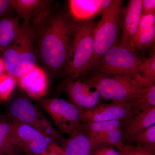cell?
Segmentation results:
<instances>
[{
	"label": "cell",
	"instance_id": "cell-13",
	"mask_svg": "<svg viewBox=\"0 0 155 155\" xmlns=\"http://www.w3.org/2000/svg\"><path fill=\"white\" fill-rule=\"evenodd\" d=\"M19 85L31 97L39 98L45 95L47 80L44 71L35 66L30 71L18 78Z\"/></svg>",
	"mask_w": 155,
	"mask_h": 155
},
{
	"label": "cell",
	"instance_id": "cell-16",
	"mask_svg": "<svg viewBox=\"0 0 155 155\" xmlns=\"http://www.w3.org/2000/svg\"><path fill=\"white\" fill-rule=\"evenodd\" d=\"M62 145L65 155H93L91 143L82 125L69 134Z\"/></svg>",
	"mask_w": 155,
	"mask_h": 155
},
{
	"label": "cell",
	"instance_id": "cell-19",
	"mask_svg": "<svg viewBox=\"0 0 155 155\" xmlns=\"http://www.w3.org/2000/svg\"><path fill=\"white\" fill-rule=\"evenodd\" d=\"M20 17L7 18L0 21V51L5 52L17 38L21 25Z\"/></svg>",
	"mask_w": 155,
	"mask_h": 155
},
{
	"label": "cell",
	"instance_id": "cell-28",
	"mask_svg": "<svg viewBox=\"0 0 155 155\" xmlns=\"http://www.w3.org/2000/svg\"><path fill=\"white\" fill-rule=\"evenodd\" d=\"M119 152L120 155H155V152L134 144L124 145Z\"/></svg>",
	"mask_w": 155,
	"mask_h": 155
},
{
	"label": "cell",
	"instance_id": "cell-17",
	"mask_svg": "<svg viewBox=\"0 0 155 155\" xmlns=\"http://www.w3.org/2000/svg\"><path fill=\"white\" fill-rule=\"evenodd\" d=\"M103 0H71L69 8L72 17L76 20L88 21L97 14L103 12Z\"/></svg>",
	"mask_w": 155,
	"mask_h": 155
},
{
	"label": "cell",
	"instance_id": "cell-31",
	"mask_svg": "<svg viewBox=\"0 0 155 155\" xmlns=\"http://www.w3.org/2000/svg\"><path fill=\"white\" fill-rule=\"evenodd\" d=\"M41 155H65L64 150L58 144L51 145L46 151Z\"/></svg>",
	"mask_w": 155,
	"mask_h": 155
},
{
	"label": "cell",
	"instance_id": "cell-7",
	"mask_svg": "<svg viewBox=\"0 0 155 155\" xmlns=\"http://www.w3.org/2000/svg\"><path fill=\"white\" fill-rule=\"evenodd\" d=\"M40 104L61 132L69 135L82 125L83 109L60 98L41 100Z\"/></svg>",
	"mask_w": 155,
	"mask_h": 155
},
{
	"label": "cell",
	"instance_id": "cell-32",
	"mask_svg": "<svg viewBox=\"0 0 155 155\" xmlns=\"http://www.w3.org/2000/svg\"><path fill=\"white\" fill-rule=\"evenodd\" d=\"M11 5V1L0 0V13L4 12L9 5Z\"/></svg>",
	"mask_w": 155,
	"mask_h": 155
},
{
	"label": "cell",
	"instance_id": "cell-6",
	"mask_svg": "<svg viewBox=\"0 0 155 155\" xmlns=\"http://www.w3.org/2000/svg\"><path fill=\"white\" fill-rule=\"evenodd\" d=\"M143 61L133 51L119 43L115 44L100 59L95 67L98 73L103 75H125L140 83L139 68Z\"/></svg>",
	"mask_w": 155,
	"mask_h": 155
},
{
	"label": "cell",
	"instance_id": "cell-3",
	"mask_svg": "<svg viewBox=\"0 0 155 155\" xmlns=\"http://www.w3.org/2000/svg\"><path fill=\"white\" fill-rule=\"evenodd\" d=\"M84 82L97 91L100 97L122 103H129L139 97L148 88L128 76H107L98 72L89 77Z\"/></svg>",
	"mask_w": 155,
	"mask_h": 155
},
{
	"label": "cell",
	"instance_id": "cell-22",
	"mask_svg": "<svg viewBox=\"0 0 155 155\" xmlns=\"http://www.w3.org/2000/svg\"><path fill=\"white\" fill-rule=\"evenodd\" d=\"M133 117L145 108L155 107V84L148 87L141 96L129 102Z\"/></svg>",
	"mask_w": 155,
	"mask_h": 155
},
{
	"label": "cell",
	"instance_id": "cell-4",
	"mask_svg": "<svg viewBox=\"0 0 155 155\" xmlns=\"http://www.w3.org/2000/svg\"><path fill=\"white\" fill-rule=\"evenodd\" d=\"M34 36L29 23L23 22L17 38L4 52L3 60L7 73L18 78L36 66Z\"/></svg>",
	"mask_w": 155,
	"mask_h": 155
},
{
	"label": "cell",
	"instance_id": "cell-14",
	"mask_svg": "<svg viewBox=\"0 0 155 155\" xmlns=\"http://www.w3.org/2000/svg\"><path fill=\"white\" fill-rule=\"evenodd\" d=\"M155 39V14H141L138 29L128 48L134 52L151 45Z\"/></svg>",
	"mask_w": 155,
	"mask_h": 155
},
{
	"label": "cell",
	"instance_id": "cell-10",
	"mask_svg": "<svg viewBox=\"0 0 155 155\" xmlns=\"http://www.w3.org/2000/svg\"><path fill=\"white\" fill-rule=\"evenodd\" d=\"M64 88L72 104L81 109L94 107L100 103L99 94L85 82L69 79L64 84Z\"/></svg>",
	"mask_w": 155,
	"mask_h": 155
},
{
	"label": "cell",
	"instance_id": "cell-11",
	"mask_svg": "<svg viewBox=\"0 0 155 155\" xmlns=\"http://www.w3.org/2000/svg\"><path fill=\"white\" fill-rule=\"evenodd\" d=\"M142 14V1L131 0L124 13L122 37L119 44L128 48L138 29Z\"/></svg>",
	"mask_w": 155,
	"mask_h": 155
},
{
	"label": "cell",
	"instance_id": "cell-30",
	"mask_svg": "<svg viewBox=\"0 0 155 155\" xmlns=\"http://www.w3.org/2000/svg\"><path fill=\"white\" fill-rule=\"evenodd\" d=\"M93 155H120L119 151L111 147L99 148L93 151Z\"/></svg>",
	"mask_w": 155,
	"mask_h": 155
},
{
	"label": "cell",
	"instance_id": "cell-15",
	"mask_svg": "<svg viewBox=\"0 0 155 155\" xmlns=\"http://www.w3.org/2000/svg\"><path fill=\"white\" fill-rule=\"evenodd\" d=\"M155 124V107L145 108L123 125V137L129 141Z\"/></svg>",
	"mask_w": 155,
	"mask_h": 155
},
{
	"label": "cell",
	"instance_id": "cell-29",
	"mask_svg": "<svg viewBox=\"0 0 155 155\" xmlns=\"http://www.w3.org/2000/svg\"><path fill=\"white\" fill-rule=\"evenodd\" d=\"M155 0L142 1V14H155Z\"/></svg>",
	"mask_w": 155,
	"mask_h": 155
},
{
	"label": "cell",
	"instance_id": "cell-27",
	"mask_svg": "<svg viewBox=\"0 0 155 155\" xmlns=\"http://www.w3.org/2000/svg\"><path fill=\"white\" fill-rule=\"evenodd\" d=\"M16 84V78L8 73L0 75V99L6 101L13 92Z\"/></svg>",
	"mask_w": 155,
	"mask_h": 155
},
{
	"label": "cell",
	"instance_id": "cell-24",
	"mask_svg": "<svg viewBox=\"0 0 155 155\" xmlns=\"http://www.w3.org/2000/svg\"><path fill=\"white\" fill-rule=\"evenodd\" d=\"M139 74L140 76V83L146 87L154 84L155 80V54L150 58L143 61L139 68Z\"/></svg>",
	"mask_w": 155,
	"mask_h": 155
},
{
	"label": "cell",
	"instance_id": "cell-21",
	"mask_svg": "<svg viewBox=\"0 0 155 155\" xmlns=\"http://www.w3.org/2000/svg\"><path fill=\"white\" fill-rule=\"evenodd\" d=\"M11 122L0 118V153L11 155H19L11 139Z\"/></svg>",
	"mask_w": 155,
	"mask_h": 155
},
{
	"label": "cell",
	"instance_id": "cell-8",
	"mask_svg": "<svg viewBox=\"0 0 155 155\" xmlns=\"http://www.w3.org/2000/svg\"><path fill=\"white\" fill-rule=\"evenodd\" d=\"M11 139L17 151L26 155H41L50 146L46 137L36 128L15 121L11 122Z\"/></svg>",
	"mask_w": 155,
	"mask_h": 155
},
{
	"label": "cell",
	"instance_id": "cell-20",
	"mask_svg": "<svg viewBox=\"0 0 155 155\" xmlns=\"http://www.w3.org/2000/svg\"><path fill=\"white\" fill-rule=\"evenodd\" d=\"M42 2L37 0L11 1V5L16 9L20 18L24 19V22L29 23L30 17L38 11Z\"/></svg>",
	"mask_w": 155,
	"mask_h": 155
},
{
	"label": "cell",
	"instance_id": "cell-12",
	"mask_svg": "<svg viewBox=\"0 0 155 155\" xmlns=\"http://www.w3.org/2000/svg\"><path fill=\"white\" fill-rule=\"evenodd\" d=\"M9 113L13 121L36 127L42 114L27 99L19 97L10 104Z\"/></svg>",
	"mask_w": 155,
	"mask_h": 155
},
{
	"label": "cell",
	"instance_id": "cell-23",
	"mask_svg": "<svg viewBox=\"0 0 155 155\" xmlns=\"http://www.w3.org/2000/svg\"><path fill=\"white\" fill-rule=\"evenodd\" d=\"M35 128L46 137L50 145L58 144V143L62 145L65 140L61 135V132L56 130L48 120L42 115H41L38 124Z\"/></svg>",
	"mask_w": 155,
	"mask_h": 155
},
{
	"label": "cell",
	"instance_id": "cell-33",
	"mask_svg": "<svg viewBox=\"0 0 155 155\" xmlns=\"http://www.w3.org/2000/svg\"><path fill=\"white\" fill-rule=\"evenodd\" d=\"M4 70H5V69L4 60L2 58H0V75L2 74Z\"/></svg>",
	"mask_w": 155,
	"mask_h": 155
},
{
	"label": "cell",
	"instance_id": "cell-2",
	"mask_svg": "<svg viewBox=\"0 0 155 155\" xmlns=\"http://www.w3.org/2000/svg\"><path fill=\"white\" fill-rule=\"evenodd\" d=\"M97 23L87 21L76 25L65 68L70 79L75 80L89 70L94 51V32Z\"/></svg>",
	"mask_w": 155,
	"mask_h": 155
},
{
	"label": "cell",
	"instance_id": "cell-34",
	"mask_svg": "<svg viewBox=\"0 0 155 155\" xmlns=\"http://www.w3.org/2000/svg\"><path fill=\"white\" fill-rule=\"evenodd\" d=\"M0 155H11L5 153H0Z\"/></svg>",
	"mask_w": 155,
	"mask_h": 155
},
{
	"label": "cell",
	"instance_id": "cell-1",
	"mask_svg": "<svg viewBox=\"0 0 155 155\" xmlns=\"http://www.w3.org/2000/svg\"><path fill=\"white\" fill-rule=\"evenodd\" d=\"M45 26L40 39L41 57L48 67L58 71L66 66L76 25L64 16L58 15Z\"/></svg>",
	"mask_w": 155,
	"mask_h": 155
},
{
	"label": "cell",
	"instance_id": "cell-9",
	"mask_svg": "<svg viewBox=\"0 0 155 155\" xmlns=\"http://www.w3.org/2000/svg\"><path fill=\"white\" fill-rule=\"evenodd\" d=\"M132 117L129 103H100L94 107L83 109L81 123L82 125L89 122L119 120L123 122L124 125Z\"/></svg>",
	"mask_w": 155,
	"mask_h": 155
},
{
	"label": "cell",
	"instance_id": "cell-25",
	"mask_svg": "<svg viewBox=\"0 0 155 155\" xmlns=\"http://www.w3.org/2000/svg\"><path fill=\"white\" fill-rule=\"evenodd\" d=\"M123 125V123L122 121L113 120L84 123L82 124V127L87 135L89 136L99 132L121 127Z\"/></svg>",
	"mask_w": 155,
	"mask_h": 155
},
{
	"label": "cell",
	"instance_id": "cell-26",
	"mask_svg": "<svg viewBox=\"0 0 155 155\" xmlns=\"http://www.w3.org/2000/svg\"><path fill=\"white\" fill-rule=\"evenodd\" d=\"M129 141L155 152V124L135 136Z\"/></svg>",
	"mask_w": 155,
	"mask_h": 155
},
{
	"label": "cell",
	"instance_id": "cell-18",
	"mask_svg": "<svg viewBox=\"0 0 155 155\" xmlns=\"http://www.w3.org/2000/svg\"><path fill=\"white\" fill-rule=\"evenodd\" d=\"M88 137L93 150L103 147H116L120 151L124 145L123 130L121 127L99 132Z\"/></svg>",
	"mask_w": 155,
	"mask_h": 155
},
{
	"label": "cell",
	"instance_id": "cell-5",
	"mask_svg": "<svg viewBox=\"0 0 155 155\" xmlns=\"http://www.w3.org/2000/svg\"><path fill=\"white\" fill-rule=\"evenodd\" d=\"M122 4V1H114L101 14V18L95 28L94 51L89 70L95 67L102 57L116 44L121 23Z\"/></svg>",
	"mask_w": 155,
	"mask_h": 155
}]
</instances>
